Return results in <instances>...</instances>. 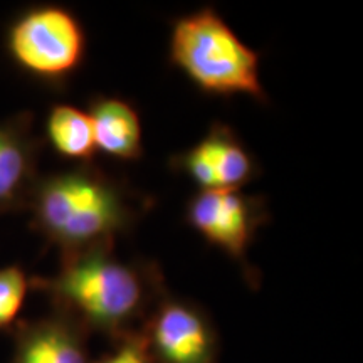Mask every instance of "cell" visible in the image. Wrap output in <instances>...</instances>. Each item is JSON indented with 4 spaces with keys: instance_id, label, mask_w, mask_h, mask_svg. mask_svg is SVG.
<instances>
[{
    "instance_id": "cell-2",
    "label": "cell",
    "mask_w": 363,
    "mask_h": 363,
    "mask_svg": "<svg viewBox=\"0 0 363 363\" xmlns=\"http://www.w3.org/2000/svg\"><path fill=\"white\" fill-rule=\"evenodd\" d=\"M140 197L125 182L91 163L39 177L27 211L30 227L61 257L98 246H115L142 217Z\"/></svg>"
},
{
    "instance_id": "cell-7",
    "label": "cell",
    "mask_w": 363,
    "mask_h": 363,
    "mask_svg": "<svg viewBox=\"0 0 363 363\" xmlns=\"http://www.w3.org/2000/svg\"><path fill=\"white\" fill-rule=\"evenodd\" d=\"M170 167L192 179L203 192L240 190L261 172L238 133L220 121L192 148L172 157Z\"/></svg>"
},
{
    "instance_id": "cell-11",
    "label": "cell",
    "mask_w": 363,
    "mask_h": 363,
    "mask_svg": "<svg viewBox=\"0 0 363 363\" xmlns=\"http://www.w3.org/2000/svg\"><path fill=\"white\" fill-rule=\"evenodd\" d=\"M45 136L54 152L78 163L93 162L96 143L88 113L71 104H54L45 121Z\"/></svg>"
},
{
    "instance_id": "cell-9",
    "label": "cell",
    "mask_w": 363,
    "mask_h": 363,
    "mask_svg": "<svg viewBox=\"0 0 363 363\" xmlns=\"http://www.w3.org/2000/svg\"><path fill=\"white\" fill-rule=\"evenodd\" d=\"M43 140L34 133L33 113L0 121V214L27 211L39 180Z\"/></svg>"
},
{
    "instance_id": "cell-8",
    "label": "cell",
    "mask_w": 363,
    "mask_h": 363,
    "mask_svg": "<svg viewBox=\"0 0 363 363\" xmlns=\"http://www.w3.org/2000/svg\"><path fill=\"white\" fill-rule=\"evenodd\" d=\"M11 333V363H91V333L74 316L57 308L35 320L17 321Z\"/></svg>"
},
{
    "instance_id": "cell-10",
    "label": "cell",
    "mask_w": 363,
    "mask_h": 363,
    "mask_svg": "<svg viewBox=\"0 0 363 363\" xmlns=\"http://www.w3.org/2000/svg\"><path fill=\"white\" fill-rule=\"evenodd\" d=\"M88 116L96 150L123 162L142 158V120L130 101L116 96H96L91 99Z\"/></svg>"
},
{
    "instance_id": "cell-4",
    "label": "cell",
    "mask_w": 363,
    "mask_h": 363,
    "mask_svg": "<svg viewBox=\"0 0 363 363\" xmlns=\"http://www.w3.org/2000/svg\"><path fill=\"white\" fill-rule=\"evenodd\" d=\"M88 39L76 13L43 4L22 11L7 27L6 51L24 74L48 86H65L86 59Z\"/></svg>"
},
{
    "instance_id": "cell-12",
    "label": "cell",
    "mask_w": 363,
    "mask_h": 363,
    "mask_svg": "<svg viewBox=\"0 0 363 363\" xmlns=\"http://www.w3.org/2000/svg\"><path fill=\"white\" fill-rule=\"evenodd\" d=\"M30 279L19 264L0 269V331H11L24 306Z\"/></svg>"
},
{
    "instance_id": "cell-3",
    "label": "cell",
    "mask_w": 363,
    "mask_h": 363,
    "mask_svg": "<svg viewBox=\"0 0 363 363\" xmlns=\"http://www.w3.org/2000/svg\"><path fill=\"white\" fill-rule=\"evenodd\" d=\"M169 59L202 93L225 98L246 94L267 103L259 52L244 44L212 6L175 19Z\"/></svg>"
},
{
    "instance_id": "cell-6",
    "label": "cell",
    "mask_w": 363,
    "mask_h": 363,
    "mask_svg": "<svg viewBox=\"0 0 363 363\" xmlns=\"http://www.w3.org/2000/svg\"><path fill=\"white\" fill-rule=\"evenodd\" d=\"M153 363H219L220 338L199 303L167 291L138 328Z\"/></svg>"
},
{
    "instance_id": "cell-5",
    "label": "cell",
    "mask_w": 363,
    "mask_h": 363,
    "mask_svg": "<svg viewBox=\"0 0 363 363\" xmlns=\"http://www.w3.org/2000/svg\"><path fill=\"white\" fill-rule=\"evenodd\" d=\"M185 220L212 246L235 261L252 288L261 276L247 259V251L262 224L269 220L266 201L240 190H217L194 195L185 208Z\"/></svg>"
},
{
    "instance_id": "cell-1",
    "label": "cell",
    "mask_w": 363,
    "mask_h": 363,
    "mask_svg": "<svg viewBox=\"0 0 363 363\" xmlns=\"http://www.w3.org/2000/svg\"><path fill=\"white\" fill-rule=\"evenodd\" d=\"M115 246H98L61 257L49 278H30V288L45 294L51 308L69 313L84 328L111 342L136 331L169 289L153 261H121Z\"/></svg>"
},
{
    "instance_id": "cell-13",
    "label": "cell",
    "mask_w": 363,
    "mask_h": 363,
    "mask_svg": "<svg viewBox=\"0 0 363 363\" xmlns=\"http://www.w3.org/2000/svg\"><path fill=\"white\" fill-rule=\"evenodd\" d=\"M111 343L113 347L110 352H106L96 360H91V363H153L138 330L131 331Z\"/></svg>"
}]
</instances>
